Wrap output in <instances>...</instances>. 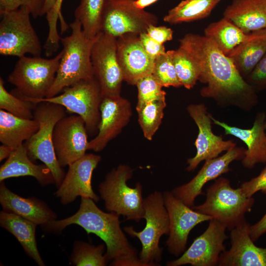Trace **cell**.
<instances>
[{"label":"cell","mask_w":266,"mask_h":266,"mask_svg":"<svg viewBox=\"0 0 266 266\" xmlns=\"http://www.w3.org/2000/svg\"><path fill=\"white\" fill-rule=\"evenodd\" d=\"M179 43V47L187 52L198 67L199 80L206 85L200 91L202 97L213 99L220 106H235L246 111L257 105L256 91L212 39L188 33Z\"/></svg>","instance_id":"1"},{"label":"cell","mask_w":266,"mask_h":266,"mask_svg":"<svg viewBox=\"0 0 266 266\" xmlns=\"http://www.w3.org/2000/svg\"><path fill=\"white\" fill-rule=\"evenodd\" d=\"M91 199L81 198L76 213L60 220H52L43 225L46 230L60 232L67 226L76 224L88 233H94L104 241L106 255L110 266H144L136 248L128 241L120 226V215L100 209Z\"/></svg>","instance_id":"2"},{"label":"cell","mask_w":266,"mask_h":266,"mask_svg":"<svg viewBox=\"0 0 266 266\" xmlns=\"http://www.w3.org/2000/svg\"><path fill=\"white\" fill-rule=\"evenodd\" d=\"M69 27L71 30L70 35L60 38L63 54L55 81L46 98L58 95L65 88L94 76L91 55L99 34L93 38H87L81 23L75 19Z\"/></svg>","instance_id":"3"},{"label":"cell","mask_w":266,"mask_h":266,"mask_svg":"<svg viewBox=\"0 0 266 266\" xmlns=\"http://www.w3.org/2000/svg\"><path fill=\"white\" fill-rule=\"evenodd\" d=\"M62 54V50L51 59L19 58L8 77V82L15 87L10 93L33 102L45 98L55 81Z\"/></svg>","instance_id":"4"},{"label":"cell","mask_w":266,"mask_h":266,"mask_svg":"<svg viewBox=\"0 0 266 266\" xmlns=\"http://www.w3.org/2000/svg\"><path fill=\"white\" fill-rule=\"evenodd\" d=\"M254 203L253 197H247L240 187L232 188L228 179L220 176L206 189L205 201L192 208L231 231L246 220L245 214L251 211Z\"/></svg>","instance_id":"5"},{"label":"cell","mask_w":266,"mask_h":266,"mask_svg":"<svg viewBox=\"0 0 266 266\" xmlns=\"http://www.w3.org/2000/svg\"><path fill=\"white\" fill-rule=\"evenodd\" d=\"M133 174L129 166L119 165L106 175L99 191L107 211L122 215L126 220L139 222L144 214L142 186L140 182L133 188L128 185Z\"/></svg>","instance_id":"6"},{"label":"cell","mask_w":266,"mask_h":266,"mask_svg":"<svg viewBox=\"0 0 266 266\" xmlns=\"http://www.w3.org/2000/svg\"><path fill=\"white\" fill-rule=\"evenodd\" d=\"M66 108L60 104L42 101L37 103L33 119L39 124L37 131L24 143L31 161L39 160L51 170L58 187L65 174L57 159L53 142L56 123L66 115Z\"/></svg>","instance_id":"7"},{"label":"cell","mask_w":266,"mask_h":266,"mask_svg":"<svg viewBox=\"0 0 266 266\" xmlns=\"http://www.w3.org/2000/svg\"><path fill=\"white\" fill-rule=\"evenodd\" d=\"M144 228L139 232L132 226L125 227L123 230L140 241L142 248L138 257L143 266H159L163 250L159 246L160 240L163 235L169 232V217L163 194L156 191L149 195L144 199Z\"/></svg>","instance_id":"8"},{"label":"cell","mask_w":266,"mask_h":266,"mask_svg":"<svg viewBox=\"0 0 266 266\" xmlns=\"http://www.w3.org/2000/svg\"><path fill=\"white\" fill-rule=\"evenodd\" d=\"M102 98L100 83L93 76L65 88L61 94L33 102L47 101L62 105L68 111L81 116L85 122L88 134L94 135L99 131Z\"/></svg>","instance_id":"9"},{"label":"cell","mask_w":266,"mask_h":266,"mask_svg":"<svg viewBox=\"0 0 266 266\" xmlns=\"http://www.w3.org/2000/svg\"><path fill=\"white\" fill-rule=\"evenodd\" d=\"M30 15V11L24 6L0 15V55L19 58L28 53L40 56L42 49L31 23Z\"/></svg>","instance_id":"10"},{"label":"cell","mask_w":266,"mask_h":266,"mask_svg":"<svg viewBox=\"0 0 266 266\" xmlns=\"http://www.w3.org/2000/svg\"><path fill=\"white\" fill-rule=\"evenodd\" d=\"M136 0H105L101 21V32L116 38L126 33L145 32L158 19L154 14L134 4Z\"/></svg>","instance_id":"11"},{"label":"cell","mask_w":266,"mask_h":266,"mask_svg":"<svg viewBox=\"0 0 266 266\" xmlns=\"http://www.w3.org/2000/svg\"><path fill=\"white\" fill-rule=\"evenodd\" d=\"M91 60L103 97L120 96L124 78L117 57V38L101 32L92 47Z\"/></svg>","instance_id":"12"},{"label":"cell","mask_w":266,"mask_h":266,"mask_svg":"<svg viewBox=\"0 0 266 266\" xmlns=\"http://www.w3.org/2000/svg\"><path fill=\"white\" fill-rule=\"evenodd\" d=\"M163 194L169 221V236L166 246L170 254L178 257L185 251L191 230L198 224L209 221L212 218L186 205L171 192L166 191Z\"/></svg>","instance_id":"13"},{"label":"cell","mask_w":266,"mask_h":266,"mask_svg":"<svg viewBox=\"0 0 266 266\" xmlns=\"http://www.w3.org/2000/svg\"><path fill=\"white\" fill-rule=\"evenodd\" d=\"M226 229L220 222L210 220L206 230L194 240L189 248L178 259L168 261L166 266H217L220 256L226 249L224 242L228 238Z\"/></svg>","instance_id":"14"},{"label":"cell","mask_w":266,"mask_h":266,"mask_svg":"<svg viewBox=\"0 0 266 266\" xmlns=\"http://www.w3.org/2000/svg\"><path fill=\"white\" fill-rule=\"evenodd\" d=\"M187 111L197 125L199 132L195 142L197 152L187 160L186 170H195L203 161L218 157L220 154L236 146L233 140H224L221 136L215 134L212 130L211 115L203 103L191 104Z\"/></svg>","instance_id":"15"},{"label":"cell","mask_w":266,"mask_h":266,"mask_svg":"<svg viewBox=\"0 0 266 266\" xmlns=\"http://www.w3.org/2000/svg\"><path fill=\"white\" fill-rule=\"evenodd\" d=\"M88 133L85 122L80 116H66L55 125L53 146L61 167L69 166L86 154Z\"/></svg>","instance_id":"16"},{"label":"cell","mask_w":266,"mask_h":266,"mask_svg":"<svg viewBox=\"0 0 266 266\" xmlns=\"http://www.w3.org/2000/svg\"><path fill=\"white\" fill-rule=\"evenodd\" d=\"M100 121L96 137L89 141L87 150L100 152L117 137L133 115L131 102L121 95L103 97L100 105Z\"/></svg>","instance_id":"17"},{"label":"cell","mask_w":266,"mask_h":266,"mask_svg":"<svg viewBox=\"0 0 266 266\" xmlns=\"http://www.w3.org/2000/svg\"><path fill=\"white\" fill-rule=\"evenodd\" d=\"M245 150L242 147L235 146L221 156L205 161L201 168L189 182L174 188L171 192L186 205L193 207L196 198L203 194L202 188L205 184L228 173L230 170V164L234 161L242 160Z\"/></svg>","instance_id":"18"},{"label":"cell","mask_w":266,"mask_h":266,"mask_svg":"<svg viewBox=\"0 0 266 266\" xmlns=\"http://www.w3.org/2000/svg\"><path fill=\"white\" fill-rule=\"evenodd\" d=\"M100 156L86 154L68 166L65 177L55 193L63 204L73 201L76 197L90 198L98 202L99 197L92 187L93 171L101 161Z\"/></svg>","instance_id":"19"},{"label":"cell","mask_w":266,"mask_h":266,"mask_svg":"<svg viewBox=\"0 0 266 266\" xmlns=\"http://www.w3.org/2000/svg\"><path fill=\"white\" fill-rule=\"evenodd\" d=\"M117 57L124 81L130 85H135L152 74L155 60L145 52L138 34L128 33L117 37Z\"/></svg>","instance_id":"20"},{"label":"cell","mask_w":266,"mask_h":266,"mask_svg":"<svg viewBox=\"0 0 266 266\" xmlns=\"http://www.w3.org/2000/svg\"><path fill=\"white\" fill-rule=\"evenodd\" d=\"M245 220L231 230V248L219 257V266H266V248L257 246Z\"/></svg>","instance_id":"21"},{"label":"cell","mask_w":266,"mask_h":266,"mask_svg":"<svg viewBox=\"0 0 266 266\" xmlns=\"http://www.w3.org/2000/svg\"><path fill=\"white\" fill-rule=\"evenodd\" d=\"M211 118L214 124L223 129L225 134L238 138L247 146L244 156L241 160L244 167L252 169L257 164L266 163L265 112L261 111L257 114L253 126L250 129L231 126L214 118L212 115Z\"/></svg>","instance_id":"22"},{"label":"cell","mask_w":266,"mask_h":266,"mask_svg":"<svg viewBox=\"0 0 266 266\" xmlns=\"http://www.w3.org/2000/svg\"><path fill=\"white\" fill-rule=\"evenodd\" d=\"M0 202L4 211L11 212L42 226L55 220L56 214L45 203L35 198H24L8 189L1 182Z\"/></svg>","instance_id":"23"},{"label":"cell","mask_w":266,"mask_h":266,"mask_svg":"<svg viewBox=\"0 0 266 266\" xmlns=\"http://www.w3.org/2000/svg\"><path fill=\"white\" fill-rule=\"evenodd\" d=\"M24 176L34 177L42 186L55 183L51 170L46 165H35L30 160L23 143L12 151L0 166V181Z\"/></svg>","instance_id":"24"},{"label":"cell","mask_w":266,"mask_h":266,"mask_svg":"<svg viewBox=\"0 0 266 266\" xmlns=\"http://www.w3.org/2000/svg\"><path fill=\"white\" fill-rule=\"evenodd\" d=\"M244 33L266 28V0H233L224 12Z\"/></svg>","instance_id":"25"},{"label":"cell","mask_w":266,"mask_h":266,"mask_svg":"<svg viewBox=\"0 0 266 266\" xmlns=\"http://www.w3.org/2000/svg\"><path fill=\"white\" fill-rule=\"evenodd\" d=\"M256 32L245 33L224 17L210 24L204 31V35L212 39L219 49L229 58L234 56L242 45L255 35Z\"/></svg>","instance_id":"26"},{"label":"cell","mask_w":266,"mask_h":266,"mask_svg":"<svg viewBox=\"0 0 266 266\" xmlns=\"http://www.w3.org/2000/svg\"><path fill=\"white\" fill-rule=\"evenodd\" d=\"M0 225L17 238L29 257L39 266H45L36 245V224L15 214L3 210L0 213Z\"/></svg>","instance_id":"27"},{"label":"cell","mask_w":266,"mask_h":266,"mask_svg":"<svg viewBox=\"0 0 266 266\" xmlns=\"http://www.w3.org/2000/svg\"><path fill=\"white\" fill-rule=\"evenodd\" d=\"M38 128L39 124L34 119H24L0 110V142L13 150L29 139Z\"/></svg>","instance_id":"28"},{"label":"cell","mask_w":266,"mask_h":266,"mask_svg":"<svg viewBox=\"0 0 266 266\" xmlns=\"http://www.w3.org/2000/svg\"><path fill=\"white\" fill-rule=\"evenodd\" d=\"M266 53V28L256 32L237 53L230 58L241 75L248 77Z\"/></svg>","instance_id":"29"},{"label":"cell","mask_w":266,"mask_h":266,"mask_svg":"<svg viewBox=\"0 0 266 266\" xmlns=\"http://www.w3.org/2000/svg\"><path fill=\"white\" fill-rule=\"evenodd\" d=\"M221 0H184L164 17L170 24L189 22L207 17Z\"/></svg>","instance_id":"30"},{"label":"cell","mask_w":266,"mask_h":266,"mask_svg":"<svg viewBox=\"0 0 266 266\" xmlns=\"http://www.w3.org/2000/svg\"><path fill=\"white\" fill-rule=\"evenodd\" d=\"M105 0H80L74 11L75 19L82 25L85 35L89 38L101 32V21Z\"/></svg>","instance_id":"31"},{"label":"cell","mask_w":266,"mask_h":266,"mask_svg":"<svg viewBox=\"0 0 266 266\" xmlns=\"http://www.w3.org/2000/svg\"><path fill=\"white\" fill-rule=\"evenodd\" d=\"M166 100H155L136 106L138 121L143 135L151 140L159 128L166 107Z\"/></svg>","instance_id":"32"},{"label":"cell","mask_w":266,"mask_h":266,"mask_svg":"<svg viewBox=\"0 0 266 266\" xmlns=\"http://www.w3.org/2000/svg\"><path fill=\"white\" fill-rule=\"evenodd\" d=\"M104 245L97 246L83 241H76L74 244L71 263L77 266H104L108 262L104 252Z\"/></svg>","instance_id":"33"},{"label":"cell","mask_w":266,"mask_h":266,"mask_svg":"<svg viewBox=\"0 0 266 266\" xmlns=\"http://www.w3.org/2000/svg\"><path fill=\"white\" fill-rule=\"evenodd\" d=\"M179 81L187 89L193 88L199 79V71L187 52L179 47L168 50Z\"/></svg>","instance_id":"34"},{"label":"cell","mask_w":266,"mask_h":266,"mask_svg":"<svg viewBox=\"0 0 266 266\" xmlns=\"http://www.w3.org/2000/svg\"><path fill=\"white\" fill-rule=\"evenodd\" d=\"M63 1V0H55L53 7L46 14L49 30L48 36L43 46L46 57L51 56L59 47L61 37L57 31L58 20L61 21V30L63 32H65L68 28L61 12Z\"/></svg>","instance_id":"35"},{"label":"cell","mask_w":266,"mask_h":266,"mask_svg":"<svg viewBox=\"0 0 266 266\" xmlns=\"http://www.w3.org/2000/svg\"><path fill=\"white\" fill-rule=\"evenodd\" d=\"M36 103L24 100L8 92L0 78V108L20 118L33 119V111Z\"/></svg>","instance_id":"36"},{"label":"cell","mask_w":266,"mask_h":266,"mask_svg":"<svg viewBox=\"0 0 266 266\" xmlns=\"http://www.w3.org/2000/svg\"><path fill=\"white\" fill-rule=\"evenodd\" d=\"M152 74L163 87L182 86L168 51L156 58Z\"/></svg>","instance_id":"37"},{"label":"cell","mask_w":266,"mask_h":266,"mask_svg":"<svg viewBox=\"0 0 266 266\" xmlns=\"http://www.w3.org/2000/svg\"><path fill=\"white\" fill-rule=\"evenodd\" d=\"M135 86L138 91L136 106L155 100H166V92L152 74L139 79Z\"/></svg>","instance_id":"38"},{"label":"cell","mask_w":266,"mask_h":266,"mask_svg":"<svg viewBox=\"0 0 266 266\" xmlns=\"http://www.w3.org/2000/svg\"><path fill=\"white\" fill-rule=\"evenodd\" d=\"M46 0H0V15L24 6L27 7L34 18L45 14Z\"/></svg>","instance_id":"39"},{"label":"cell","mask_w":266,"mask_h":266,"mask_svg":"<svg viewBox=\"0 0 266 266\" xmlns=\"http://www.w3.org/2000/svg\"><path fill=\"white\" fill-rule=\"evenodd\" d=\"M247 78L256 92L266 89V53Z\"/></svg>","instance_id":"40"},{"label":"cell","mask_w":266,"mask_h":266,"mask_svg":"<svg viewBox=\"0 0 266 266\" xmlns=\"http://www.w3.org/2000/svg\"><path fill=\"white\" fill-rule=\"evenodd\" d=\"M240 188L249 198L259 191L266 194V166L258 176L242 183Z\"/></svg>","instance_id":"41"},{"label":"cell","mask_w":266,"mask_h":266,"mask_svg":"<svg viewBox=\"0 0 266 266\" xmlns=\"http://www.w3.org/2000/svg\"><path fill=\"white\" fill-rule=\"evenodd\" d=\"M139 37L145 52L153 60H155L157 57L166 52L164 44L153 39L146 32L140 33Z\"/></svg>","instance_id":"42"},{"label":"cell","mask_w":266,"mask_h":266,"mask_svg":"<svg viewBox=\"0 0 266 266\" xmlns=\"http://www.w3.org/2000/svg\"><path fill=\"white\" fill-rule=\"evenodd\" d=\"M146 32L151 38L162 44L173 38V32L172 29L163 26L151 25L147 29Z\"/></svg>","instance_id":"43"},{"label":"cell","mask_w":266,"mask_h":266,"mask_svg":"<svg viewBox=\"0 0 266 266\" xmlns=\"http://www.w3.org/2000/svg\"><path fill=\"white\" fill-rule=\"evenodd\" d=\"M266 233V213L256 224L250 226V236L253 241H257Z\"/></svg>","instance_id":"44"},{"label":"cell","mask_w":266,"mask_h":266,"mask_svg":"<svg viewBox=\"0 0 266 266\" xmlns=\"http://www.w3.org/2000/svg\"><path fill=\"white\" fill-rule=\"evenodd\" d=\"M13 150L10 147L2 144L0 146V161L8 158Z\"/></svg>","instance_id":"45"},{"label":"cell","mask_w":266,"mask_h":266,"mask_svg":"<svg viewBox=\"0 0 266 266\" xmlns=\"http://www.w3.org/2000/svg\"><path fill=\"white\" fill-rule=\"evenodd\" d=\"M158 0H136L134 4L138 8L144 9L145 7L150 6L155 3Z\"/></svg>","instance_id":"46"},{"label":"cell","mask_w":266,"mask_h":266,"mask_svg":"<svg viewBox=\"0 0 266 266\" xmlns=\"http://www.w3.org/2000/svg\"><path fill=\"white\" fill-rule=\"evenodd\" d=\"M55 0H46L45 7H44V11L46 14L53 7L55 3Z\"/></svg>","instance_id":"47"},{"label":"cell","mask_w":266,"mask_h":266,"mask_svg":"<svg viewBox=\"0 0 266 266\" xmlns=\"http://www.w3.org/2000/svg\"><path fill=\"white\" fill-rule=\"evenodd\" d=\"M265 130H266V119L265 123Z\"/></svg>","instance_id":"48"}]
</instances>
